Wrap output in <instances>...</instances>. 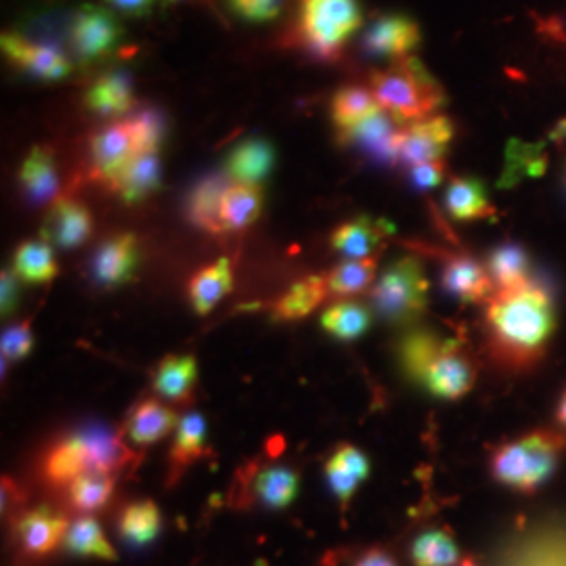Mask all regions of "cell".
<instances>
[{"mask_svg": "<svg viewBox=\"0 0 566 566\" xmlns=\"http://www.w3.org/2000/svg\"><path fill=\"white\" fill-rule=\"evenodd\" d=\"M446 208L455 221H479L493 214L485 185L472 177H460L449 182Z\"/></svg>", "mask_w": 566, "mask_h": 566, "instance_id": "obj_25", "label": "cell"}, {"mask_svg": "<svg viewBox=\"0 0 566 566\" xmlns=\"http://www.w3.org/2000/svg\"><path fill=\"white\" fill-rule=\"evenodd\" d=\"M163 516L151 500L135 502L122 512L120 535L133 546H147L160 533Z\"/></svg>", "mask_w": 566, "mask_h": 566, "instance_id": "obj_36", "label": "cell"}, {"mask_svg": "<svg viewBox=\"0 0 566 566\" xmlns=\"http://www.w3.org/2000/svg\"><path fill=\"white\" fill-rule=\"evenodd\" d=\"M325 474H327L332 491L336 493L340 504L346 506L350 502L353 493L357 491V485L364 483L365 479L369 476V462L359 449L343 446L325 465Z\"/></svg>", "mask_w": 566, "mask_h": 566, "instance_id": "obj_23", "label": "cell"}, {"mask_svg": "<svg viewBox=\"0 0 566 566\" xmlns=\"http://www.w3.org/2000/svg\"><path fill=\"white\" fill-rule=\"evenodd\" d=\"M369 88L386 114L401 126L432 118L447 102L443 86L418 57H405L371 72Z\"/></svg>", "mask_w": 566, "mask_h": 566, "instance_id": "obj_2", "label": "cell"}, {"mask_svg": "<svg viewBox=\"0 0 566 566\" xmlns=\"http://www.w3.org/2000/svg\"><path fill=\"white\" fill-rule=\"evenodd\" d=\"M322 324L332 336L340 340H355L367 332L371 324V313L357 301H338L325 311Z\"/></svg>", "mask_w": 566, "mask_h": 566, "instance_id": "obj_37", "label": "cell"}, {"mask_svg": "<svg viewBox=\"0 0 566 566\" xmlns=\"http://www.w3.org/2000/svg\"><path fill=\"white\" fill-rule=\"evenodd\" d=\"M160 0H107L109 9L114 13H120L124 18H143L149 15L151 9L158 4Z\"/></svg>", "mask_w": 566, "mask_h": 566, "instance_id": "obj_47", "label": "cell"}, {"mask_svg": "<svg viewBox=\"0 0 566 566\" xmlns=\"http://www.w3.org/2000/svg\"><path fill=\"white\" fill-rule=\"evenodd\" d=\"M231 287H233V271H231L229 259H221L202 269L189 285V296L196 313L208 315L210 311H214L217 304L231 292Z\"/></svg>", "mask_w": 566, "mask_h": 566, "instance_id": "obj_26", "label": "cell"}, {"mask_svg": "<svg viewBox=\"0 0 566 566\" xmlns=\"http://www.w3.org/2000/svg\"><path fill=\"white\" fill-rule=\"evenodd\" d=\"M451 343L453 340H446V338H441L432 332H426V329L407 334L403 343L399 344V359H401L405 371L416 382L422 385L428 367L437 361L439 355L446 353Z\"/></svg>", "mask_w": 566, "mask_h": 566, "instance_id": "obj_27", "label": "cell"}, {"mask_svg": "<svg viewBox=\"0 0 566 566\" xmlns=\"http://www.w3.org/2000/svg\"><path fill=\"white\" fill-rule=\"evenodd\" d=\"M139 266V242L130 233H120L99 245L93 259V280L103 287L130 282Z\"/></svg>", "mask_w": 566, "mask_h": 566, "instance_id": "obj_13", "label": "cell"}, {"mask_svg": "<svg viewBox=\"0 0 566 566\" xmlns=\"http://www.w3.org/2000/svg\"><path fill=\"white\" fill-rule=\"evenodd\" d=\"M355 566H397V563H395V558L388 552L376 547V549L365 552Z\"/></svg>", "mask_w": 566, "mask_h": 566, "instance_id": "obj_49", "label": "cell"}, {"mask_svg": "<svg viewBox=\"0 0 566 566\" xmlns=\"http://www.w3.org/2000/svg\"><path fill=\"white\" fill-rule=\"evenodd\" d=\"M332 120L336 124L338 133H346L355 126H359L361 122L367 120L369 116H374L376 112H380V103L376 102L371 88L365 86H343L340 91H336V95L332 97Z\"/></svg>", "mask_w": 566, "mask_h": 566, "instance_id": "obj_30", "label": "cell"}, {"mask_svg": "<svg viewBox=\"0 0 566 566\" xmlns=\"http://www.w3.org/2000/svg\"><path fill=\"white\" fill-rule=\"evenodd\" d=\"M371 303L390 324L418 319L428 304V280L422 263L416 256H403L390 264L371 290Z\"/></svg>", "mask_w": 566, "mask_h": 566, "instance_id": "obj_7", "label": "cell"}, {"mask_svg": "<svg viewBox=\"0 0 566 566\" xmlns=\"http://www.w3.org/2000/svg\"><path fill=\"white\" fill-rule=\"evenodd\" d=\"M114 493V476L105 472H88L70 483V502L81 512L102 510Z\"/></svg>", "mask_w": 566, "mask_h": 566, "instance_id": "obj_41", "label": "cell"}, {"mask_svg": "<svg viewBox=\"0 0 566 566\" xmlns=\"http://www.w3.org/2000/svg\"><path fill=\"white\" fill-rule=\"evenodd\" d=\"M20 182L28 198L34 202H46L57 193L60 177L55 166V154L51 147H32V151L21 164Z\"/></svg>", "mask_w": 566, "mask_h": 566, "instance_id": "obj_21", "label": "cell"}, {"mask_svg": "<svg viewBox=\"0 0 566 566\" xmlns=\"http://www.w3.org/2000/svg\"><path fill=\"white\" fill-rule=\"evenodd\" d=\"M128 455L118 434L105 428H86L49 451L44 476L55 485H65L88 472L112 474L126 464Z\"/></svg>", "mask_w": 566, "mask_h": 566, "instance_id": "obj_4", "label": "cell"}, {"mask_svg": "<svg viewBox=\"0 0 566 566\" xmlns=\"http://www.w3.org/2000/svg\"><path fill=\"white\" fill-rule=\"evenodd\" d=\"M378 261L371 259H348L338 264L325 280L329 294L334 296H353L367 290L376 277Z\"/></svg>", "mask_w": 566, "mask_h": 566, "instance_id": "obj_39", "label": "cell"}, {"mask_svg": "<svg viewBox=\"0 0 566 566\" xmlns=\"http://www.w3.org/2000/svg\"><path fill=\"white\" fill-rule=\"evenodd\" d=\"M160 158L158 151H147L135 158L122 170L120 177L109 187L124 202L137 203L149 198L160 187Z\"/></svg>", "mask_w": 566, "mask_h": 566, "instance_id": "obj_22", "label": "cell"}, {"mask_svg": "<svg viewBox=\"0 0 566 566\" xmlns=\"http://www.w3.org/2000/svg\"><path fill=\"white\" fill-rule=\"evenodd\" d=\"M283 0H227L229 11L238 20L248 23H266L273 21L282 11Z\"/></svg>", "mask_w": 566, "mask_h": 566, "instance_id": "obj_44", "label": "cell"}, {"mask_svg": "<svg viewBox=\"0 0 566 566\" xmlns=\"http://www.w3.org/2000/svg\"><path fill=\"white\" fill-rule=\"evenodd\" d=\"M122 36L124 28L116 13L97 4H84L70 30L72 49L82 63L109 57L120 46Z\"/></svg>", "mask_w": 566, "mask_h": 566, "instance_id": "obj_8", "label": "cell"}, {"mask_svg": "<svg viewBox=\"0 0 566 566\" xmlns=\"http://www.w3.org/2000/svg\"><path fill=\"white\" fill-rule=\"evenodd\" d=\"M401 124L395 120L385 109L376 112L359 126L340 133L344 143L357 145L369 151L380 163H399V142H401Z\"/></svg>", "mask_w": 566, "mask_h": 566, "instance_id": "obj_15", "label": "cell"}, {"mask_svg": "<svg viewBox=\"0 0 566 566\" xmlns=\"http://www.w3.org/2000/svg\"><path fill=\"white\" fill-rule=\"evenodd\" d=\"M163 137L164 116L154 107H143L135 116L109 124L91 142L95 177L112 185L135 158L158 151Z\"/></svg>", "mask_w": 566, "mask_h": 566, "instance_id": "obj_3", "label": "cell"}, {"mask_svg": "<svg viewBox=\"0 0 566 566\" xmlns=\"http://www.w3.org/2000/svg\"><path fill=\"white\" fill-rule=\"evenodd\" d=\"M206 422H203L200 413H189L185 416L179 428H177V437L170 449V474L172 481L179 479L182 472L193 464L198 458H202L206 453Z\"/></svg>", "mask_w": 566, "mask_h": 566, "instance_id": "obj_34", "label": "cell"}, {"mask_svg": "<svg viewBox=\"0 0 566 566\" xmlns=\"http://www.w3.org/2000/svg\"><path fill=\"white\" fill-rule=\"evenodd\" d=\"M263 208V193L259 185L231 182L227 187L221 206L223 231H243L254 223Z\"/></svg>", "mask_w": 566, "mask_h": 566, "instance_id": "obj_28", "label": "cell"}, {"mask_svg": "<svg viewBox=\"0 0 566 566\" xmlns=\"http://www.w3.org/2000/svg\"><path fill=\"white\" fill-rule=\"evenodd\" d=\"M229 182L223 177H208L196 185L189 198V219L208 233H224L221 206Z\"/></svg>", "mask_w": 566, "mask_h": 566, "instance_id": "obj_29", "label": "cell"}, {"mask_svg": "<svg viewBox=\"0 0 566 566\" xmlns=\"http://www.w3.org/2000/svg\"><path fill=\"white\" fill-rule=\"evenodd\" d=\"M556 327L554 303L546 285L528 280L516 287L495 290L486 301L485 329L493 357L523 371L546 355Z\"/></svg>", "mask_w": 566, "mask_h": 566, "instance_id": "obj_1", "label": "cell"}, {"mask_svg": "<svg viewBox=\"0 0 566 566\" xmlns=\"http://www.w3.org/2000/svg\"><path fill=\"white\" fill-rule=\"evenodd\" d=\"M544 168H546V154L542 145L510 142L502 187H512L525 177H537L544 172Z\"/></svg>", "mask_w": 566, "mask_h": 566, "instance_id": "obj_40", "label": "cell"}, {"mask_svg": "<svg viewBox=\"0 0 566 566\" xmlns=\"http://www.w3.org/2000/svg\"><path fill=\"white\" fill-rule=\"evenodd\" d=\"M34 344V336H32V329L30 325L21 324L15 327H9L4 334H2V357L4 361H18L23 359L30 348Z\"/></svg>", "mask_w": 566, "mask_h": 566, "instance_id": "obj_45", "label": "cell"}, {"mask_svg": "<svg viewBox=\"0 0 566 566\" xmlns=\"http://www.w3.org/2000/svg\"><path fill=\"white\" fill-rule=\"evenodd\" d=\"M15 275L25 283H49L57 273L60 266L53 256L51 243L25 242L21 243L13 259Z\"/></svg>", "mask_w": 566, "mask_h": 566, "instance_id": "obj_35", "label": "cell"}, {"mask_svg": "<svg viewBox=\"0 0 566 566\" xmlns=\"http://www.w3.org/2000/svg\"><path fill=\"white\" fill-rule=\"evenodd\" d=\"M422 385L439 399L455 401L464 397L465 392L474 385V367L460 353L458 343L449 344L443 355L437 357V361L428 367Z\"/></svg>", "mask_w": 566, "mask_h": 566, "instance_id": "obj_16", "label": "cell"}, {"mask_svg": "<svg viewBox=\"0 0 566 566\" xmlns=\"http://www.w3.org/2000/svg\"><path fill=\"white\" fill-rule=\"evenodd\" d=\"M15 301H18V285L13 275H9L7 271L2 273V315L11 313L15 308Z\"/></svg>", "mask_w": 566, "mask_h": 566, "instance_id": "obj_48", "label": "cell"}, {"mask_svg": "<svg viewBox=\"0 0 566 566\" xmlns=\"http://www.w3.org/2000/svg\"><path fill=\"white\" fill-rule=\"evenodd\" d=\"M411 558L416 566H453L460 560V552L446 531H428L416 539Z\"/></svg>", "mask_w": 566, "mask_h": 566, "instance_id": "obj_43", "label": "cell"}, {"mask_svg": "<svg viewBox=\"0 0 566 566\" xmlns=\"http://www.w3.org/2000/svg\"><path fill=\"white\" fill-rule=\"evenodd\" d=\"M453 122L447 116H432L426 120L409 124L401 133L399 142V163L405 166L437 163L443 160L453 139Z\"/></svg>", "mask_w": 566, "mask_h": 566, "instance_id": "obj_11", "label": "cell"}, {"mask_svg": "<svg viewBox=\"0 0 566 566\" xmlns=\"http://www.w3.org/2000/svg\"><path fill=\"white\" fill-rule=\"evenodd\" d=\"M65 547L78 556H95L102 560H116V549L107 542L99 523L91 516L78 518L76 523L70 525L67 535H65Z\"/></svg>", "mask_w": 566, "mask_h": 566, "instance_id": "obj_38", "label": "cell"}, {"mask_svg": "<svg viewBox=\"0 0 566 566\" xmlns=\"http://www.w3.org/2000/svg\"><path fill=\"white\" fill-rule=\"evenodd\" d=\"M329 294L327 280L324 275H311L301 282L294 283L287 294L275 304V317L282 322H296L311 315L319 304L324 303Z\"/></svg>", "mask_w": 566, "mask_h": 566, "instance_id": "obj_31", "label": "cell"}, {"mask_svg": "<svg viewBox=\"0 0 566 566\" xmlns=\"http://www.w3.org/2000/svg\"><path fill=\"white\" fill-rule=\"evenodd\" d=\"M392 233H395V227L385 219L357 217L348 223L340 224L332 233V245L348 259H371V254Z\"/></svg>", "mask_w": 566, "mask_h": 566, "instance_id": "obj_18", "label": "cell"}, {"mask_svg": "<svg viewBox=\"0 0 566 566\" xmlns=\"http://www.w3.org/2000/svg\"><path fill=\"white\" fill-rule=\"evenodd\" d=\"M486 271L493 280L495 290L516 287L531 280V259L521 243H502L491 252Z\"/></svg>", "mask_w": 566, "mask_h": 566, "instance_id": "obj_32", "label": "cell"}, {"mask_svg": "<svg viewBox=\"0 0 566 566\" xmlns=\"http://www.w3.org/2000/svg\"><path fill=\"white\" fill-rule=\"evenodd\" d=\"M443 287L462 303H483L495 292L493 280L483 264L472 256H451L443 266Z\"/></svg>", "mask_w": 566, "mask_h": 566, "instance_id": "obj_17", "label": "cell"}, {"mask_svg": "<svg viewBox=\"0 0 566 566\" xmlns=\"http://www.w3.org/2000/svg\"><path fill=\"white\" fill-rule=\"evenodd\" d=\"M446 177V163L437 160V163L418 164L409 168V179L413 182V187L418 189H434L437 185L443 182Z\"/></svg>", "mask_w": 566, "mask_h": 566, "instance_id": "obj_46", "label": "cell"}, {"mask_svg": "<svg viewBox=\"0 0 566 566\" xmlns=\"http://www.w3.org/2000/svg\"><path fill=\"white\" fill-rule=\"evenodd\" d=\"M460 566H476V563H474V560H470V558H465V560H462V565Z\"/></svg>", "mask_w": 566, "mask_h": 566, "instance_id": "obj_51", "label": "cell"}, {"mask_svg": "<svg viewBox=\"0 0 566 566\" xmlns=\"http://www.w3.org/2000/svg\"><path fill=\"white\" fill-rule=\"evenodd\" d=\"M422 42V30L418 21L411 20L403 13H388L365 30V53L378 60H405L411 57V51H416Z\"/></svg>", "mask_w": 566, "mask_h": 566, "instance_id": "obj_9", "label": "cell"}, {"mask_svg": "<svg viewBox=\"0 0 566 566\" xmlns=\"http://www.w3.org/2000/svg\"><path fill=\"white\" fill-rule=\"evenodd\" d=\"M196 378L198 364L191 355H168L156 371L154 386L170 401H187L193 392Z\"/></svg>", "mask_w": 566, "mask_h": 566, "instance_id": "obj_33", "label": "cell"}, {"mask_svg": "<svg viewBox=\"0 0 566 566\" xmlns=\"http://www.w3.org/2000/svg\"><path fill=\"white\" fill-rule=\"evenodd\" d=\"M93 231V217L78 200L61 198L51 206L42 227V240L63 250H72L86 242Z\"/></svg>", "mask_w": 566, "mask_h": 566, "instance_id": "obj_14", "label": "cell"}, {"mask_svg": "<svg viewBox=\"0 0 566 566\" xmlns=\"http://www.w3.org/2000/svg\"><path fill=\"white\" fill-rule=\"evenodd\" d=\"M84 103L91 112H95L103 118L124 116L135 105L133 82L124 72L103 74L102 78L95 81V84L88 88Z\"/></svg>", "mask_w": 566, "mask_h": 566, "instance_id": "obj_20", "label": "cell"}, {"mask_svg": "<svg viewBox=\"0 0 566 566\" xmlns=\"http://www.w3.org/2000/svg\"><path fill=\"white\" fill-rule=\"evenodd\" d=\"M177 424L179 422L172 409L158 401H145L133 409L126 424V434L135 446H151L179 428Z\"/></svg>", "mask_w": 566, "mask_h": 566, "instance_id": "obj_24", "label": "cell"}, {"mask_svg": "<svg viewBox=\"0 0 566 566\" xmlns=\"http://www.w3.org/2000/svg\"><path fill=\"white\" fill-rule=\"evenodd\" d=\"M256 493L269 507L290 506L298 493V474L287 468H266L256 479Z\"/></svg>", "mask_w": 566, "mask_h": 566, "instance_id": "obj_42", "label": "cell"}, {"mask_svg": "<svg viewBox=\"0 0 566 566\" xmlns=\"http://www.w3.org/2000/svg\"><path fill=\"white\" fill-rule=\"evenodd\" d=\"M2 53L25 74L39 81H63L72 74V61L60 51L41 42L30 41L15 32H4L0 39Z\"/></svg>", "mask_w": 566, "mask_h": 566, "instance_id": "obj_10", "label": "cell"}, {"mask_svg": "<svg viewBox=\"0 0 566 566\" xmlns=\"http://www.w3.org/2000/svg\"><path fill=\"white\" fill-rule=\"evenodd\" d=\"M275 166V147L266 139H245L227 158V175L233 182L261 185Z\"/></svg>", "mask_w": 566, "mask_h": 566, "instance_id": "obj_19", "label": "cell"}, {"mask_svg": "<svg viewBox=\"0 0 566 566\" xmlns=\"http://www.w3.org/2000/svg\"><path fill=\"white\" fill-rule=\"evenodd\" d=\"M556 422L566 430V388L563 390V395H560L558 407H556Z\"/></svg>", "mask_w": 566, "mask_h": 566, "instance_id": "obj_50", "label": "cell"}, {"mask_svg": "<svg viewBox=\"0 0 566 566\" xmlns=\"http://www.w3.org/2000/svg\"><path fill=\"white\" fill-rule=\"evenodd\" d=\"M565 434L556 430H535L500 447L491 458V472L497 483L516 491H535L556 470L565 451Z\"/></svg>", "mask_w": 566, "mask_h": 566, "instance_id": "obj_5", "label": "cell"}, {"mask_svg": "<svg viewBox=\"0 0 566 566\" xmlns=\"http://www.w3.org/2000/svg\"><path fill=\"white\" fill-rule=\"evenodd\" d=\"M361 21L359 0H301L294 36L311 55L336 60Z\"/></svg>", "mask_w": 566, "mask_h": 566, "instance_id": "obj_6", "label": "cell"}, {"mask_svg": "<svg viewBox=\"0 0 566 566\" xmlns=\"http://www.w3.org/2000/svg\"><path fill=\"white\" fill-rule=\"evenodd\" d=\"M67 518L53 507L39 506L25 512L15 525V539L28 556H44L65 542Z\"/></svg>", "mask_w": 566, "mask_h": 566, "instance_id": "obj_12", "label": "cell"}]
</instances>
